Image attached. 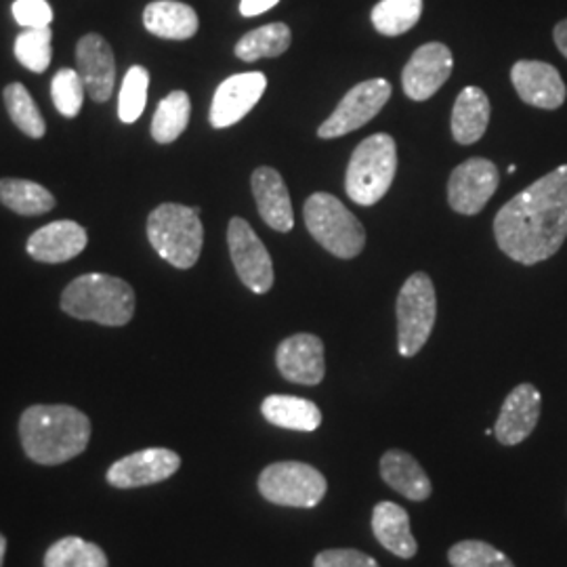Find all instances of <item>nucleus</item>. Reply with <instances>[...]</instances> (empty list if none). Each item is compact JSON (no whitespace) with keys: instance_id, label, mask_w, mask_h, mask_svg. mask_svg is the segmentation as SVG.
Wrapping results in <instances>:
<instances>
[{"instance_id":"18","label":"nucleus","mask_w":567,"mask_h":567,"mask_svg":"<svg viewBox=\"0 0 567 567\" xmlns=\"http://www.w3.org/2000/svg\"><path fill=\"white\" fill-rule=\"evenodd\" d=\"M543 395L529 383L515 386L501 408L494 435L503 446H517L526 442L540 421Z\"/></svg>"},{"instance_id":"9","label":"nucleus","mask_w":567,"mask_h":567,"mask_svg":"<svg viewBox=\"0 0 567 567\" xmlns=\"http://www.w3.org/2000/svg\"><path fill=\"white\" fill-rule=\"evenodd\" d=\"M391 84L385 79L360 82L337 105V110L322 122L318 135L322 140H337L349 135L372 121L389 102Z\"/></svg>"},{"instance_id":"35","label":"nucleus","mask_w":567,"mask_h":567,"mask_svg":"<svg viewBox=\"0 0 567 567\" xmlns=\"http://www.w3.org/2000/svg\"><path fill=\"white\" fill-rule=\"evenodd\" d=\"M84 82L76 70L63 68L51 82V97L58 107L61 116L65 118H76L81 114L82 103H84Z\"/></svg>"},{"instance_id":"16","label":"nucleus","mask_w":567,"mask_h":567,"mask_svg":"<svg viewBox=\"0 0 567 567\" xmlns=\"http://www.w3.org/2000/svg\"><path fill=\"white\" fill-rule=\"evenodd\" d=\"M511 82L519 100L532 107L557 110L566 102V82L557 68L545 61H517L511 70Z\"/></svg>"},{"instance_id":"2","label":"nucleus","mask_w":567,"mask_h":567,"mask_svg":"<svg viewBox=\"0 0 567 567\" xmlns=\"http://www.w3.org/2000/svg\"><path fill=\"white\" fill-rule=\"evenodd\" d=\"M25 456L42 466H58L81 456L91 442V421L74 405H30L20 419Z\"/></svg>"},{"instance_id":"6","label":"nucleus","mask_w":567,"mask_h":567,"mask_svg":"<svg viewBox=\"0 0 567 567\" xmlns=\"http://www.w3.org/2000/svg\"><path fill=\"white\" fill-rule=\"evenodd\" d=\"M303 219L313 240L322 244L330 255L339 259H353L364 250V227L332 194H311L303 206Z\"/></svg>"},{"instance_id":"23","label":"nucleus","mask_w":567,"mask_h":567,"mask_svg":"<svg viewBox=\"0 0 567 567\" xmlns=\"http://www.w3.org/2000/svg\"><path fill=\"white\" fill-rule=\"evenodd\" d=\"M372 532L377 536V540L383 547L402 557V559H412L419 550V545L412 536L410 529V515L405 513V508L395 505V503H379L372 511Z\"/></svg>"},{"instance_id":"8","label":"nucleus","mask_w":567,"mask_h":567,"mask_svg":"<svg viewBox=\"0 0 567 567\" xmlns=\"http://www.w3.org/2000/svg\"><path fill=\"white\" fill-rule=\"evenodd\" d=\"M435 318V286L423 271L412 274L398 295V344L404 358L416 355L425 347Z\"/></svg>"},{"instance_id":"31","label":"nucleus","mask_w":567,"mask_h":567,"mask_svg":"<svg viewBox=\"0 0 567 567\" xmlns=\"http://www.w3.org/2000/svg\"><path fill=\"white\" fill-rule=\"evenodd\" d=\"M423 16V0H381L372 9V25L385 37H400L412 30Z\"/></svg>"},{"instance_id":"37","label":"nucleus","mask_w":567,"mask_h":567,"mask_svg":"<svg viewBox=\"0 0 567 567\" xmlns=\"http://www.w3.org/2000/svg\"><path fill=\"white\" fill-rule=\"evenodd\" d=\"M13 18L25 30L47 28L53 21V9L47 0H16L13 2Z\"/></svg>"},{"instance_id":"14","label":"nucleus","mask_w":567,"mask_h":567,"mask_svg":"<svg viewBox=\"0 0 567 567\" xmlns=\"http://www.w3.org/2000/svg\"><path fill=\"white\" fill-rule=\"evenodd\" d=\"M276 365L286 381L297 385H320L324 381V343L320 337L299 332L278 344Z\"/></svg>"},{"instance_id":"22","label":"nucleus","mask_w":567,"mask_h":567,"mask_svg":"<svg viewBox=\"0 0 567 567\" xmlns=\"http://www.w3.org/2000/svg\"><path fill=\"white\" fill-rule=\"evenodd\" d=\"M381 477L386 486L412 503H423L433 492L425 468L404 450H386L381 458Z\"/></svg>"},{"instance_id":"39","label":"nucleus","mask_w":567,"mask_h":567,"mask_svg":"<svg viewBox=\"0 0 567 567\" xmlns=\"http://www.w3.org/2000/svg\"><path fill=\"white\" fill-rule=\"evenodd\" d=\"M553 37H555V44H557V49H559V51H561V53L567 58V20L559 21V23L555 25Z\"/></svg>"},{"instance_id":"20","label":"nucleus","mask_w":567,"mask_h":567,"mask_svg":"<svg viewBox=\"0 0 567 567\" xmlns=\"http://www.w3.org/2000/svg\"><path fill=\"white\" fill-rule=\"evenodd\" d=\"M252 194L265 224L276 231L288 234L295 227L292 203L282 175L271 166H259L252 173Z\"/></svg>"},{"instance_id":"12","label":"nucleus","mask_w":567,"mask_h":567,"mask_svg":"<svg viewBox=\"0 0 567 567\" xmlns=\"http://www.w3.org/2000/svg\"><path fill=\"white\" fill-rule=\"evenodd\" d=\"M179 466L182 458L177 452L168 447H147L116 461L107 468L105 480L110 486L118 489L154 486L173 477L179 471Z\"/></svg>"},{"instance_id":"19","label":"nucleus","mask_w":567,"mask_h":567,"mask_svg":"<svg viewBox=\"0 0 567 567\" xmlns=\"http://www.w3.org/2000/svg\"><path fill=\"white\" fill-rule=\"evenodd\" d=\"M86 231L76 221H53L37 229L25 244L28 255L39 264H65L86 248Z\"/></svg>"},{"instance_id":"13","label":"nucleus","mask_w":567,"mask_h":567,"mask_svg":"<svg viewBox=\"0 0 567 567\" xmlns=\"http://www.w3.org/2000/svg\"><path fill=\"white\" fill-rule=\"evenodd\" d=\"M452 51L442 42H426L405 63L404 84L405 95L414 102L431 100L450 79L452 74Z\"/></svg>"},{"instance_id":"7","label":"nucleus","mask_w":567,"mask_h":567,"mask_svg":"<svg viewBox=\"0 0 567 567\" xmlns=\"http://www.w3.org/2000/svg\"><path fill=\"white\" fill-rule=\"evenodd\" d=\"M259 492L267 503L280 507L313 508L328 489L322 471L307 463L282 461L265 466L259 475Z\"/></svg>"},{"instance_id":"28","label":"nucleus","mask_w":567,"mask_h":567,"mask_svg":"<svg viewBox=\"0 0 567 567\" xmlns=\"http://www.w3.org/2000/svg\"><path fill=\"white\" fill-rule=\"evenodd\" d=\"M189 116H192V102L185 91H173L171 95H166L163 102L158 103L152 121L154 142L166 145L179 140L189 124Z\"/></svg>"},{"instance_id":"32","label":"nucleus","mask_w":567,"mask_h":567,"mask_svg":"<svg viewBox=\"0 0 567 567\" xmlns=\"http://www.w3.org/2000/svg\"><path fill=\"white\" fill-rule=\"evenodd\" d=\"M51 25L47 28H30L25 32H21L16 39V58L23 68H28L30 72L42 74L49 70L51 58H53V47H51Z\"/></svg>"},{"instance_id":"30","label":"nucleus","mask_w":567,"mask_h":567,"mask_svg":"<svg viewBox=\"0 0 567 567\" xmlns=\"http://www.w3.org/2000/svg\"><path fill=\"white\" fill-rule=\"evenodd\" d=\"M2 100H4L11 121L16 122V126L20 128L23 135H28L32 140L44 137L47 122L42 118L39 105L32 100V95L28 93V89L21 82L7 84L4 91H2Z\"/></svg>"},{"instance_id":"10","label":"nucleus","mask_w":567,"mask_h":567,"mask_svg":"<svg viewBox=\"0 0 567 567\" xmlns=\"http://www.w3.org/2000/svg\"><path fill=\"white\" fill-rule=\"evenodd\" d=\"M227 246L238 278L255 295H265L274 286L271 257L248 221L234 217L227 227Z\"/></svg>"},{"instance_id":"38","label":"nucleus","mask_w":567,"mask_h":567,"mask_svg":"<svg viewBox=\"0 0 567 567\" xmlns=\"http://www.w3.org/2000/svg\"><path fill=\"white\" fill-rule=\"evenodd\" d=\"M280 0H240V13L244 18H257L265 11L274 9Z\"/></svg>"},{"instance_id":"21","label":"nucleus","mask_w":567,"mask_h":567,"mask_svg":"<svg viewBox=\"0 0 567 567\" xmlns=\"http://www.w3.org/2000/svg\"><path fill=\"white\" fill-rule=\"evenodd\" d=\"M143 25L150 34L164 41H187L198 32L196 11L177 0H154L143 11Z\"/></svg>"},{"instance_id":"4","label":"nucleus","mask_w":567,"mask_h":567,"mask_svg":"<svg viewBox=\"0 0 567 567\" xmlns=\"http://www.w3.org/2000/svg\"><path fill=\"white\" fill-rule=\"evenodd\" d=\"M147 240L166 264L189 269L200 259L204 227L200 208L166 203L147 217Z\"/></svg>"},{"instance_id":"24","label":"nucleus","mask_w":567,"mask_h":567,"mask_svg":"<svg viewBox=\"0 0 567 567\" xmlns=\"http://www.w3.org/2000/svg\"><path fill=\"white\" fill-rule=\"evenodd\" d=\"M489 124V100L480 86H466L452 110V135L456 143L471 145L486 135Z\"/></svg>"},{"instance_id":"40","label":"nucleus","mask_w":567,"mask_h":567,"mask_svg":"<svg viewBox=\"0 0 567 567\" xmlns=\"http://www.w3.org/2000/svg\"><path fill=\"white\" fill-rule=\"evenodd\" d=\"M4 553H7V538L0 534V567L4 564Z\"/></svg>"},{"instance_id":"25","label":"nucleus","mask_w":567,"mask_h":567,"mask_svg":"<svg viewBox=\"0 0 567 567\" xmlns=\"http://www.w3.org/2000/svg\"><path fill=\"white\" fill-rule=\"evenodd\" d=\"M261 412L267 423L288 431L311 433L322 425L320 408L305 398L295 395H269L261 404Z\"/></svg>"},{"instance_id":"27","label":"nucleus","mask_w":567,"mask_h":567,"mask_svg":"<svg viewBox=\"0 0 567 567\" xmlns=\"http://www.w3.org/2000/svg\"><path fill=\"white\" fill-rule=\"evenodd\" d=\"M292 42V32L286 23H267L248 34L236 44V55L243 61H259L265 58H280Z\"/></svg>"},{"instance_id":"29","label":"nucleus","mask_w":567,"mask_h":567,"mask_svg":"<svg viewBox=\"0 0 567 567\" xmlns=\"http://www.w3.org/2000/svg\"><path fill=\"white\" fill-rule=\"evenodd\" d=\"M44 567H110V561L102 547L79 536H65L44 553Z\"/></svg>"},{"instance_id":"33","label":"nucleus","mask_w":567,"mask_h":567,"mask_svg":"<svg viewBox=\"0 0 567 567\" xmlns=\"http://www.w3.org/2000/svg\"><path fill=\"white\" fill-rule=\"evenodd\" d=\"M147 89H150V72L143 65H133L122 81L121 97H118V118L124 124L140 121L147 102Z\"/></svg>"},{"instance_id":"11","label":"nucleus","mask_w":567,"mask_h":567,"mask_svg":"<svg viewBox=\"0 0 567 567\" xmlns=\"http://www.w3.org/2000/svg\"><path fill=\"white\" fill-rule=\"evenodd\" d=\"M501 175L486 158H468L458 164L447 182V203L461 215H477L498 189Z\"/></svg>"},{"instance_id":"17","label":"nucleus","mask_w":567,"mask_h":567,"mask_svg":"<svg viewBox=\"0 0 567 567\" xmlns=\"http://www.w3.org/2000/svg\"><path fill=\"white\" fill-rule=\"evenodd\" d=\"M76 72L93 102H107L116 84V60L102 34H86L76 44Z\"/></svg>"},{"instance_id":"5","label":"nucleus","mask_w":567,"mask_h":567,"mask_svg":"<svg viewBox=\"0 0 567 567\" xmlns=\"http://www.w3.org/2000/svg\"><path fill=\"white\" fill-rule=\"evenodd\" d=\"M398 171V147L391 135L377 133L360 143L347 166V196L360 206L379 203Z\"/></svg>"},{"instance_id":"34","label":"nucleus","mask_w":567,"mask_h":567,"mask_svg":"<svg viewBox=\"0 0 567 567\" xmlns=\"http://www.w3.org/2000/svg\"><path fill=\"white\" fill-rule=\"evenodd\" d=\"M452 567H515L503 550L482 540H463L447 550Z\"/></svg>"},{"instance_id":"26","label":"nucleus","mask_w":567,"mask_h":567,"mask_svg":"<svg viewBox=\"0 0 567 567\" xmlns=\"http://www.w3.org/2000/svg\"><path fill=\"white\" fill-rule=\"evenodd\" d=\"M0 203L23 217H37L55 208L53 194L41 183L28 179H0Z\"/></svg>"},{"instance_id":"3","label":"nucleus","mask_w":567,"mask_h":567,"mask_svg":"<svg viewBox=\"0 0 567 567\" xmlns=\"http://www.w3.org/2000/svg\"><path fill=\"white\" fill-rule=\"evenodd\" d=\"M61 309L82 322L102 326L128 324L135 316V290L131 284L107 274H84L65 286Z\"/></svg>"},{"instance_id":"1","label":"nucleus","mask_w":567,"mask_h":567,"mask_svg":"<svg viewBox=\"0 0 567 567\" xmlns=\"http://www.w3.org/2000/svg\"><path fill=\"white\" fill-rule=\"evenodd\" d=\"M494 238L508 259L536 265L567 238V164L557 166L508 200L494 219Z\"/></svg>"},{"instance_id":"36","label":"nucleus","mask_w":567,"mask_h":567,"mask_svg":"<svg viewBox=\"0 0 567 567\" xmlns=\"http://www.w3.org/2000/svg\"><path fill=\"white\" fill-rule=\"evenodd\" d=\"M313 567H381L377 559L355 548H328L316 555Z\"/></svg>"},{"instance_id":"15","label":"nucleus","mask_w":567,"mask_h":567,"mask_svg":"<svg viewBox=\"0 0 567 567\" xmlns=\"http://www.w3.org/2000/svg\"><path fill=\"white\" fill-rule=\"evenodd\" d=\"M267 89V79L261 72H244L229 76L221 82L215 91L208 121L215 128H227L244 116L259 103Z\"/></svg>"}]
</instances>
